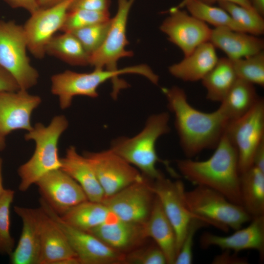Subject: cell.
<instances>
[{"label": "cell", "instance_id": "6da1fadb", "mask_svg": "<svg viewBox=\"0 0 264 264\" xmlns=\"http://www.w3.org/2000/svg\"><path fill=\"white\" fill-rule=\"evenodd\" d=\"M162 91L174 114L175 128L186 156L191 158L204 150L215 149L228 123L220 108L210 112L195 109L184 90L177 86L164 88Z\"/></svg>", "mask_w": 264, "mask_h": 264}, {"label": "cell", "instance_id": "7a4b0ae2", "mask_svg": "<svg viewBox=\"0 0 264 264\" xmlns=\"http://www.w3.org/2000/svg\"><path fill=\"white\" fill-rule=\"evenodd\" d=\"M176 165L181 175L191 183L214 190L242 205L238 154L225 133L209 158L179 159Z\"/></svg>", "mask_w": 264, "mask_h": 264}, {"label": "cell", "instance_id": "3957f363", "mask_svg": "<svg viewBox=\"0 0 264 264\" xmlns=\"http://www.w3.org/2000/svg\"><path fill=\"white\" fill-rule=\"evenodd\" d=\"M125 74H135L143 76L151 83L156 84L158 76L146 64L129 66L116 70L94 68L90 72L81 73L69 70L55 74L51 77V91L58 97L61 109L68 108L76 96H86L96 98L99 87L110 80L112 83L111 96L116 98L120 91L128 87V84L119 78Z\"/></svg>", "mask_w": 264, "mask_h": 264}, {"label": "cell", "instance_id": "277c9868", "mask_svg": "<svg viewBox=\"0 0 264 264\" xmlns=\"http://www.w3.org/2000/svg\"><path fill=\"white\" fill-rule=\"evenodd\" d=\"M68 126V122L65 116L57 115L48 125L37 123L24 135L26 140L35 142V149L30 158L18 169L20 191H26L46 174L61 169L58 142Z\"/></svg>", "mask_w": 264, "mask_h": 264}, {"label": "cell", "instance_id": "5b68a950", "mask_svg": "<svg viewBox=\"0 0 264 264\" xmlns=\"http://www.w3.org/2000/svg\"><path fill=\"white\" fill-rule=\"evenodd\" d=\"M170 115L167 112L152 114L143 129L132 137H119L112 140L110 149L152 180L162 175L156 168L158 162L168 163L158 157L156 150L157 140L170 131Z\"/></svg>", "mask_w": 264, "mask_h": 264}, {"label": "cell", "instance_id": "8992f818", "mask_svg": "<svg viewBox=\"0 0 264 264\" xmlns=\"http://www.w3.org/2000/svg\"><path fill=\"white\" fill-rule=\"evenodd\" d=\"M185 199L193 213L224 232H228L229 228L239 229L252 219L242 205L231 202L220 193L206 187L196 186L185 191Z\"/></svg>", "mask_w": 264, "mask_h": 264}, {"label": "cell", "instance_id": "52a82bcc", "mask_svg": "<svg viewBox=\"0 0 264 264\" xmlns=\"http://www.w3.org/2000/svg\"><path fill=\"white\" fill-rule=\"evenodd\" d=\"M28 44L23 25L0 20V66L10 73L20 89L27 90L38 83L39 74L27 54Z\"/></svg>", "mask_w": 264, "mask_h": 264}, {"label": "cell", "instance_id": "ba28073f", "mask_svg": "<svg viewBox=\"0 0 264 264\" xmlns=\"http://www.w3.org/2000/svg\"><path fill=\"white\" fill-rule=\"evenodd\" d=\"M224 133L235 147L240 174L253 166V156L264 141V100L259 97L246 114L228 123Z\"/></svg>", "mask_w": 264, "mask_h": 264}, {"label": "cell", "instance_id": "9c48e42d", "mask_svg": "<svg viewBox=\"0 0 264 264\" xmlns=\"http://www.w3.org/2000/svg\"><path fill=\"white\" fill-rule=\"evenodd\" d=\"M40 204L62 230L81 264L125 263V255L122 252L110 247L91 233L67 224L42 198Z\"/></svg>", "mask_w": 264, "mask_h": 264}, {"label": "cell", "instance_id": "30bf717a", "mask_svg": "<svg viewBox=\"0 0 264 264\" xmlns=\"http://www.w3.org/2000/svg\"><path fill=\"white\" fill-rule=\"evenodd\" d=\"M83 155L92 167L105 198L144 177L137 168L110 148L100 152H85Z\"/></svg>", "mask_w": 264, "mask_h": 264}, {"label": "cell", "instance_id": "8fae6325", "mask_svg": "<svg viewBox=\"0 0 264 264\" xmlns=\"http://www.w3.org/2000/svg\"><path fill=\"white\" fill-rule=\"evenodd\" d=\"M149 179L144 176L143 180L105 198L102 202L118 220L143 224L150 216L155 198Z\"/></svg>", "mask_w": 264, "mask_h": 264}, {"label": "cell", "instance_id": "7c38bea8", "mask_svg": "<svg viewBox=\"0 0 264 264\" xmlns=\"http://www.w3.org/2000/svg\"><path fill=\"white\" fill-rule=\"evenodd\" d=\"M135 0H118L117 11L111 18L106 39L100 47L90 55L89 65L96 68L116 70L120 59L133 56L132 51L126 49L129 44L126 30L129 12Z\"/></svg>", "mask_w": 264, "mask_h": 264}, {"label": "cell", "instance_id": "4fadbf2b", "mask_svg": "<svg viewBox=\"0 0 264 264\" xmlns=\"http://www.w3.org/2000/svg\"><path fill=\"white\" fill-rule=\"evenodd\" d=\"M153 181L151 184L152 190L174 228L178 253L188 226L193 219H199L209 225L212 224L190 210L185 199L184 185L181 181H172L163 175Z\"/></svg>", "mask_w": 264, "mask_h": 264}, {"label": "cell", "instance_id": "5bb4252c", "mask_svg": "<svg viewBox=\"0 0 264 264\" xmlns=\"http://www.w3.org/2000/svg\"><path fill=\"white\" fill-rule=\"evenodd\" d=\"M74 0H64L46 8H40L23 25L28 50L37 59L43 58L46 46L58 30H61L67 13Z\"/></svg>", "mask_w": 264, "mask_h": 264}, {"label": "cell", "instance_id": "9a60e30c", "mask_svg": "<svg viewBox=\"0 0 264 264\" xmlns=\"http://www.w3.org/2000/svg\"><path fill=\"white\" fill-rule=\"evenodd\" d=\"M160 30L181 50L184 57L209 42L212 31L206 23L177 7L169 10V15L161 24Z\"/></svg>", "mask_w": 264, "mask_h": 264}, {"label": "cell", "instance_id": "2e32d148", "mask_svg": "<svg viewBox=\"0 0 264 264\" xmlns=\"http://www.w3.org/2000/svg\"><path fill=\"white\" fill-rule=\"evenodd\" d=\"M35 184L41 198L60 216L88 200L79 184L61 169L46 174Z\"/></svg>", "mask_w": 264, "mask_h": 264}, {"label": "cell", "instance_id": "e0dca14e", "mask_svg": "<svg viewBox=\"0 0 264 264\" xmlns=\"http://www.w3.org/2000/svg\"><path fill=\"white\" fill-rule=\"evenodd\" d=\"M42 102L41 97L27 90L0 92V134L4 137L14 131H30L33 111Z\"/></svg>", "mask_w": 264, "mask_h": 264}, {"label": "cell", "instance_id": "ac0fdd59", "mask_svg": "<svg viewBox=\"0 0 264 264\" xmlns=\"http://www.w3.org/2000/svg\"><path fill=\"white\" fill-rule=\"evenodd\" d=\"M22 227L16 247L9 255L12 264H39L41 250V224L44 211L38 208L14 206Z\"/></svg>", "mask_w": 264, "mask_h": 264}, {"label": "cell", "instance_id": "d6986e66", "mask_svg": "<svg viewBox=\"0 0 264 264\" xmlns=\"http://www.w3.org/2000/svg\"><path fill=\"white\" fill-rule=\"evenodd\" d=\"M246 227L235 230L232 234L220 236L210 232L204 233L200 238L203 248L217 246L222 250L241 251L253 249L259 252L261 259L264 258V216L253 218Z\"/></svg>", "mask_w": 264, "mask_h": 264}, {"label": "cell", "instance_id": "ffe728a7", "mask_svg": "<svg viewBox=\"0 0 264 264\" xmlns=\"http://www.w3.org/2000/svg\"><path fill=\"white\" fill-rule=\"evenodd\" d=\"M143 224L127 222L116 218L88 232L110 247L122 252L134 248L146 239Z\"/></svg>", "mask_w": 264, "mask_h": 264}, {"label": "cell", "instance_id": "44dd1931", "mask_svg": "<svg viewBox=\"0 0 264 264\" xmlns=\"http://www.w3.org/2000/svg\"><path fill=\"white\" fill-rule=\"evenodd\" d=\"M223 51L227 58L235 60L264 50V41L256 36L223 27L212 29L209 41Z\"/></svg>", "mask_w": 264, "mask_h": 264}, {"label": "cell", "instance_id": "7402d4cb", "mask_svg": "<svg viewBox=\"0 0 264 264\" xmlns=\"http://www.w3.org/2000/svg\"><path fill=\"white\" fill-rule=\"evenodd\" d=\"M146 238H152L164 254L167 264H175L177 255L174 228L155 196L150 216L143 224Z\"/></svg>", "mask_w": 264, "mask_h": 264}, {"label": "cell", "instance_id": "603a6c76", "mask_svg": "<svg viewBox=\"0 0 264 264\" xmlns=\"http://www.w3.org/2000/svg\"><path fill=\"white\" fill-rule=\"evenodd\" d=\"M61 159V169L79 184L88 200L102 202L105 198L104 191L86 158L71 146L67 149L65 156Z\"/></svg>", "mask_w": 264, "mask_h": 264}, {"label": "cell", "instance_id": "cb8c5ba5", "mask_svg": "<svg viewBox=\"0 0 264 264\" xmlns=\"http://www.w3.org/2000/svg\"><path fill=\"white\" fill-rule=\"evenodd\" d=\"M216 48L207 42L198 46L180 62L169 67L170 73L185 82L201 80L218 61Z\"/></svg>", "mask_w": 264, "mask_h": 264}, {"label": "cell", "instance_id": "d4e9b609", "mask_svg": "<svg viewBox=\"0 0 264 264\" xmlns=\"http://www.w3.org/2000/svg\"><path fill=\"white\" fill-rule=\"evenodd\" d=\"M43 211L39 264H56L63 259L77 257L62 230Z\"/></svg>", "mask_w": 264, "mask_h": 264}, {"label": "cell", "instance_id": "484cf974", "mask_svg": "<svg viewBox=\"0 0 264 264\" xmlns=\"http://www.w3.org/2000/svg\"><path fill=\"white\" fill-rule=\"evenodd\" d=\"M60 217L71 226L87 232L117 218L102 202L89 200L72 207Z\"/></svg>", "mask_w": 264, "mask_h": 264}, {"label": "cell", "instance_id": "4316f807", "mask_svg": "<svg viewBox=\"0 0 264 264\" xmlns=\"http://www.w3.org/2000/svg\"><path fill=\"white\" fill-rule=\"evenodd\" d=\"M242 205L253 218L264 216V172L252 166L240 174Z\"/></svg>", "mask_w": 264, "mask_h": 264}, {"label": "cell", "instance_id": "83f0119b", "mask_svg": "<svg viewBox=\"0 0 264 264\" xmlns=\"http://www.w3.org/2000/svg\"><path fill=\"white\" fill-rule=\"evenodd\" d=\"M259 98L254 85L238 78L219 107L229 122L246 114Z\"/></svg>", "mask_w": 264, "mask_h": 264}, {"label": "cell", "instance_id": "f1b7e54d", "mask_svg": "<svg viewBox=\"0 0 264 264\" xmlns=\"http://www.w3.org/2000/svg\"><path fill=\"white\" fill-rule=\"evenodd\" d=\"M238 78L232 62L219 58L214 67L201 80L210 101L220 103Z\"/></svg>", "mask_w": 264, "mask_h": 264}, {"label": "cell", "instance_id": "f546056e", "mask_svg": "<svg viewBox=\"0 0 264 264\" xmlns=\"http://www.w3.org/2000/svg\"><path fill=\"white\" fill-rule=\"evenodd\" d=\"M45 53L71 66L89 65V54L71 32L55 35L47 44Z\"/></svg>", "mask_w": 264, "mask_h": 264}, {"label": "cell", "instance_id": "4dcf8cb0", "mask_svg": "<svg viewBox=\"0 0 264 264\" xmlns=\"http://www.w3.org/2000/svg\"><path fill=\"white\" fill-rule=\"evenodd\" d=\"M184 6L191 15L215 27H223L245 32L230 15L220 7L213 6L199 0H183L176 7L181 8Z\"/></svg>", "mask_w": 264, "mask_h": 264}, {"label": "cell", "instance_id": "1f68e13d", "mask_svg": "<svg viewBox=\"0 0 264 264\" xmlns=\"http://www.w3.org/2000/svg\"><path fill=\"white\" fill-rule=\"evenodd\" d=\"M218 3L220 7L226 11L246 33L256 36L264 34L263 17L254 9L228 1H220Z\"/></svg>", "mask_w": 264, "mask_h": 264}, {"label": "cell", "instance_id": "d6a6232c", "mask_svg": "<svg viewBox=\"0 0 264 264\" xmlns=\"http://www.w3.org/2000/svg\"><path fill=\"white\" fill-rule=\"evenodd\" d=\"M238 78L253 85L264 86V52L235 60H231Z\"/></svg>", "mask_w": 264, "mask_h": 264}, {"label": "cell", "instance_id": "836d02e7", "mask_svg": "<svg viewBox=\"0 0 264 264\" xmlns=\"http://www.w3.org/2000/svg\"><path fill=\"white\" fill-rule=\"evenodd\" d=\"M14 196V191L5 189L0 198V253L9 256L15 243L10 233V207Z\"/></svg>", "mask_w": 264, "mask_h": 264}, {"label": "cell", "instance_id": "e575fe53", "mask_svg": "<svg viewBox=\"0 0 264 264\" xmlns=\"http://www.w3.org/2000/svg\"><path fill=\"white\" fill-rule=\"evenodd\" d=\"M110 18L109 12L83 9H69L61 29L63 32L74 30L106 21Z\"/></svg>", "mask_w": 264, "mask_h": 264}, {"label": "cell", "instance_id": "d590c367", "mask_svg": "<svg viewBox=\"0 0 264 264\" xmlns=\"http://www.w3.org/2000/svg\"><path fill=\"white\" fill-rule=\"evenodd\" d=\"M111 24V18L72 32L86 51L90 55L97 50L104 43Z\"/></svg>", "mask_w": 264, "mask_h": 264}, {"label": "cell", "instance_id": "8d00e7d4", "mask_svg": "<svg viewBox=\"0 0 264 264\" xmlns=\"http://www.w3.org/2000/svg\"><path fill=\"white\" fill-rule=\"evenodd\" d=\"M209 224L204 220L193 219L189 223L185 235L175 260V264H191L193 262V246L196 232Z\"/></svg>", "mask_w": 264, "mask_h": 264}, {"label": "cell", "instance_id": "74e56055", "mask_svg": "<svg viewBox=\"0 0 264 264\" xmlns=\"http://www.w3.org/2000/svg\"><path fill=\"white\" fill-rule=\"evenodd\" d=\"M125 262L132 264H167L164 254L156 244L132 251L125 255Z\"/></svg>", "mask_w": 264, "mask_h": 264}, {"label": "cell", "instance_id": "f35d334b", "mask_svg": "<svg viewBox=\"0 0 264 264\" xmlns=\"http://www.w3.org/2000/svg\"><path fill=\"white\" fill-rule=\"evenodd\" d=\"M110 0H74L69 9H83L98 12H109Z\"/></svg>", "mask_w": 264, "mask_h": 264}, {"label": "cell", "instance_id": "ab89813d", "mask_svg": "<svg viewBox=\"0 0 264 264\" xmlns=\"http://www.w3.org/2000/svg\"><path fill=\"white\" fill-rule=\"evenodd\" d=\"M222 253L215 256L212 262L214 264H246V258L239 257L237 254L231 253V251L223 250Z\"/></svg>", "mask_w": 264, "mask_h": 264}, {"label": "cell", "instance_id": "60d3db41", "mask_svg": "<svg viewBox=\"0 0 264 264\" xmlns=\"http://www.w3.org/2000/svg\"><path fill=\"white\" fill-rule=\"evenodd\" d=\"M20 89L16 80L7 70L0 66V92Z\"/></svg>", "mask_w": 264, "mask_h": 264}, {"label": "cell", "instance_id": "b9f144b4", "mask_svg": "<svg viewBox=\"0 0 264 264\" xmlns=\"http://www.w3.org/2000/svg\"><path fill=\"white\" fill-rule=\"evenodd\" d=\"M13 8H21L32 14L40 8L37 0H3Z\"/></svg>", "mask_w": 264, "mask_h": 264}, {"label": "cell", "instance_id": "7bdbcfd3", "mask_svg": "<svg viewBox=\"0 0 264 264\" xmlns=\"http://www.w3.org/2000/svg\"><path fill=\"white\" fill-rule=\"evenodd\" d=\"M253 166L264 172V141L260 144L255 152Z\"/></svg>", "mask_w": 264, "mask_h": 264}, {"label": "cell", "instance_id": "ee69618b", "mask_svg": "<svg viewBox=\"0 0 264 264\" xmlns=\"http://www.w3.org/2000/svg\"><path fill=\"white\" fill-rule=\"evenodd\" d=\"M207 4L212 5L216 2L228 1L236 3L243 7L254 9L251 5L250 0H199Z\"/></svg>", "mask_w": 264, "mask_h": 264}, {"label": "cell", "instance_id": "f6af8a7d", "mask_svg": "<svg viewBox=\"0 0 264 264\" xmlns=\"http://www.w3.org/2000/svg\"><path fill=\"white\" fill-rule=\"evenodd\" d=\"M254 10L262 17L264 15V0H250Z\"/></svg>", "mask_w": 264, "mask_h": 264}, {"label": "cell", "instance_id": "bcb514c9", "mask_svg": "<svg viewBox=\"0 0 264 264\" xmlns=\"http://www.w3.org/2000/svg\"><path fill=\"white\" fill-rule=\"evenodd\" d=\"M40 8H46L55 5L64 0H37Z\"/></svg>", "mask_w": 264, "mask_h": 264}, {"label": "cell", "instance_id": "7dc6e473", "mask_svg": "<svg viewBox=\"0 0 264 264\" xmlns=\"http://www.w3.org/2000/svg\"><path fill=\"white\" fill-rule=\"evenodd\" d=\"M2 160L1 157L0 156V198L3 194L5 188L3 186V179H2Z\"/></svg>", "mask_w": 264, "mask_h": 264}, {"label": "cell", "instance_id": "c3c4849f", "mask_svg": "<svg viewBox=\"0 0 264 264\" xmlns=\"http://www.w3.org/2000/svg\"><path fill=\"white\" fill-rule=\"evenodd\" d=\"M5 137L0 134V151H1L5 148Z\"/></svg>", "mask_w": 264, "mask_h": 264}]
</instances>
